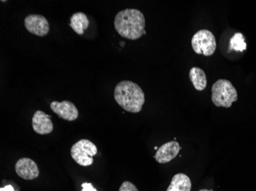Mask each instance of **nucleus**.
Here are the masks:
<instances>
[{"instance_id":"9d476101","label":"nucleus","mask_w":256,"mask_h":191,"mask_svg":"<svg viewBox=\"0 0 256 191\" xmlns=\"http://www.w3.org/2000/svg\"><path fill=\"white\" fill-rule=\"evenodd\" d=\"M33 130L40 135L50 134L53 131L51 116L41 110H37L32 117Z\"/></svg>"},{"instance_id":"423d86ee","label":"nucleus","mask_w":256,"mask_h":191,"mask_svg":"<svg viewBox=\"0 0 256 191\" xmlns=\"http://www.w3.org/2000/svg\"><path fill=\"white\" fill-rule=\"evenodd\" d=\"M27 31L37 36L44 37L50 32V24L46 17L41 15H28L24 20Z\"/></svg>"},{"instance_id":"39448f33","label":"nucleus","mask_w":256,"mask_h":191,"mask_svg":"<svg viewBox=\"0 0 256 191\" xmlns=\"http://www.w3.org/2000/svg\"><path fill=\"white\" fill-rule=\"evenodd\" d=\"M192 49L197 54L211 56L216 49V41L210 31L206 29L200 30L192 37Z\"/></svg>"},{"instance_id":"ddd939ff","label":"nucleus","mask_w":256,"mask_h":191,"mask_svg":"<svg viewBox=\"0 0 256 191\" xmlns=\"http://www.w3.org/2000/svg\"><path fill=\"white\" fill-rule=\"evenodd\" d=\"M190 79L196 90L202 91L207 85L206 75L202 69L194 67L191 68L189 74Z\"/></svg>"},{"instance_id":"20e7f679","label":"nucleus","mask_w":256,"mask_h":191,"mask_svg":"<svg viewBox=\"0 0 256 191\" xmlns=\"http://www.w3.org/2000/svg\"><path fill=\"white\" fill-rule=\"evenodd\" d=\"M97 146L88 139H82L72 147L71 156L80 166H90L94 162V155H97Z\"/></svg>"},{"instance_id":"1a4fd4ad","label":"nucleus","mask_w":256,"mask_h":191,"mask_svg":"<svg viewBox=\"0 0 256 191\" xmlns=\"http://www.w3.org/2000/svg\"><path fill=\"white\" fill-rule=\"evenodd\" d=\"M180 151V146L178 142L172 141L166 142L158 149L154 158L158 163H168L178 156Z\"/></svg>"},{"instance_id":"4468645a","label":"nucleus","mask_w":256,"mask_h":191,"mask_svg":"<svg viewBox=\"0 0 256 191\" xmlns=\"http://www.w3.org/2000/svg\"><path fill=\"white\" fill-rule=\"evenodd\" d=\"M230 48L234 51H240V52H242L246 50L245 38L242 33H236L234 36L232 37L230 39Z\"/></svg>"},{"instance_id":"0eeeda50","label":"nucleus","mask_w":256,"mask_h":191,"mask_svg":"<svg viewBox=\"0 0 256 191\" xmlns=\"http://www.w3.org/2000/svg\"><path fill=\"white\" fill-rule=\"evenodd\" d=\"M50 108L61 119L66 121H74L78 117V110L72 102L64 100V101H53L50 104Z\"/></svg>"},{"instance_id":"f3484780","label":"nucleus","mask_w":256,"mask_h":191,"mask_svg":"<svg viewBox=\"0 0 256 191\" xmlns=\"http://www.w3.org/2000/svg\"><path fill=\"white\" fill-rule=\"evenodd\" d=\"M0 191H15L14 187L11 185H7L5 188H2L0 189Z\"/></svg>"},{"instance_id":"6e6552de","label":"nucleus","mask_w":256,"mask_h":191,"mask_svg":"<svg viewBox=\"0 0 256 191\" xmlns=\"http://www.w3.org/2000/svg\"><path fill=\"white\" fill-rule=\"evenodd\" d=\"M16 172L24 180H34L40 175L36 163L28 158H22L16 164Z\"/></svg>"},{"instance_id":"f03ea898","label":"nucleus","mask_w":256,"mask_h":191,"mask_svg":"<svg viewBox=\"0 0 256 191\" xmlns=\"http://www.w3.org/2000/svg\"><path fill=\"white\" fill-rule=\"evenodd\" d=\"M114 97L118 104L129 113H140L145 103L143 90L130 80L119 82L115 87Z\"/></svg>"},{"instance_id":"7ed1b4c3","label":"nucleus","mask_w":256,"mask_h":191,"mask_svg":"<svg viewBox=\"0 0 256 191\" xmlns=\"http://www.w3.org/2000/svg\"><path fill=\"white\" fill-rule=\"evenodd\" d=\"M237 100L238 93L231 82L220 79L214 83L212 87V101L216 106L230 108Z\"/></svg>"},{"instance_id":"f8f14e48","label":"nucleus","mask_w":256,"mask_h":191,"mask_svg":"<svg viewBox=\"0 0 256 191\" xmlns=\"http://www.w3.org/2000/svg\"><path fill=\"white\" fill-rule=\"evenodd\" d=\"M70 26L78 34L82 35L89 26V20L87 15L80 11L73 14L70 18Z\"/></svg>"},{"instance_id":"9b49d317","label":"nucleus","mask_w":256,"mask_h":191,"mask_svg":"<svg viewBox=\"0 0 256 191\" xmlns=\"http://www.w3.org/2000/svg\"><path fill=\"white\" fill-rule=\"evenodd\" d=\"M192 188L190 179L185 174H176L172 177L170 185L166 191H190Z\"/></svg>"},{"instance_id":"dca6fc26","label":"nucleus","mask_w":256,"mask_h":191,"mask_svg":"<svg viewBox=\"0 0 256 191\" xmlns=\"http://www.w3.org/2000/svg\"><path fill=\"white\" fill-rule=\"evenodd\" d=\"M82 191H98L96 188L93 187V185L90 183H83L82 185Z\"/></svg>"},{"instance_id":"2eb2a0df","label":"nucleus","mask_w":256,"mask_h":191,"mask_svg":"<svg viewBox=\"0 0 256 191\" xmlns=\"http://www.w3.org/2000/svg\"><path fill=\"white\" fill-rule=\"evenodd\" d=\"M119 191H139L134 185L130 182H124L119 188Z\"/></svg>"},{"instance_id":"f257e3e1","label":"nucleus","mask_w":256,"mask_h":191,"mask_svg":"<svg viewBox=\"0 0 256 191\" xmlns=\"http://www.w3.org/2000/svg\"><path fill=\"white\" fill-rule=\"evenodd\" d=\"M114 24L118 33L126 39L136 40L146 34L144 15L136 8H126L119 11Z\"/></svg>"},{"instance_id":"a211bd4d","label":"nucleus","mask_w":256,"mask_h":191,"mask_svg":"<svg viewBox=\"0 0 256 191\" xmlns=\"http://www.w3.org/2000/svg\"><path fill=\"white\" fill-rule=\"evenodd\" d=\"M214 191L212 190H206V189H202L200 190V191Z\"/></svg>"}]
</instances>
